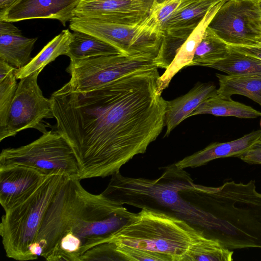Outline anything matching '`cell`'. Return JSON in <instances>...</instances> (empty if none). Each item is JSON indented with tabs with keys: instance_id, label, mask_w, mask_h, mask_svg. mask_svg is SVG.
Wrapping results in <instances>:
<instances>
[{
	"instance_id": "obj_1",
	"label": "cell",
	"mask_w": 261,
	"mask_h": 261,
	"mask_svg": "<svg viewBox=\"0 0 261 261\" xmlns=\"http://www.w3.org/2000/svg\"><path fill=\"white\" fill-rule=\"evenodd\" d=\"M158 68L84 92L73 91L66 84L52 94L56 130L74 152L80 180L119 172L160 134L166 100L158 92Z\"/></svg>"
},
{
	"instance_id": "obj_2",
	"label": "cell",
	"mask_w": 261,
	"mask_h": 261,
	"mask_svg": "<svg viewBox=\"0 0 261 261\" xmlns=\"http://www.w3.org/2000/svg\"><path fill=\"white\" fill-rule=\"evenodd\" d=\"M123 205L90 193L80 179L68 177L51 201L30 250L48 261H80L128 222L134 213Z\"/></svg>"
},
{
	"instance_id": "obj_3",
	"label": "cell",
	"mask_w": 261,
	"mask_h": 261,
	"mask_svg": "<svg viewBox=\"0 0 261 261\" xmlns=\"http://www.w3.org/2000/svg\"><path fill=\"white\" fill-rule=\"evenodd\" d=\"M189 191L196 194L198 206L211 217L205 233L227 248H261V193L255 182L229 181L218 187L195 184Z\"/></svg>"
},
{
	"instance_id": "obj_4",
	"label": "cell",
	"mask_w": 261,
	"mask_h": 261,
	"mask_svg": "<svg viewBox=\"0 0 261 261\" xmlns=\"http://www.w3.org/2000/svg\"><path fill=\"white\" fill-rule=\"evenodd\" d=\"M194 185L189 175L174 164L166 167L156 179L126 177L120 172L116 173L112 175L101 194L122 204L161 212L183 219L205 231L210 224L209 213L180 195Z\"/></svg>"
},
{
	"instance_id": "obj_5",
	"label": "cell",
	"mask_w": 261,
	"mask_h": 261,
	"mask_svg": "<svg viewBox=\"0 0 261 261\" xmlns=\"http://www.w3.org/2000/svg\"><path fill=\"white\" fill-rule=\"evenodd\" d=\"M207 237L183 219L143 208L134 213L106 243L164 254L173 261H189L193 248Z\"/></svg>"
},
{
	"instance_id": "obj_6",
	"label": "cell",
	"mask_w": 261,
	"mask_h": 261,
	"mask_svg": "<svg viewBox=\"0 0 261 261\" xmlns=\"http://www.w3.org/2000/svg\"><path fill=\"white\" fill-rule=\"evenodd\" d=\"M68 177L57 174L48 175L29 198L5 211L0 223V234L8 257L32 260L30 248L37 240L51 201Z\"/></svg>"
},
{
	"instance_id": "obj_7",
	"label": "cell",
	"mask_w": 261,
	"mask_h": 261,
	"mask_svg": "<svg viewBox=\"0 0 261 261\" xmlns=\"http://www.w3.org/2000/svg\"><path fill=\"white\" fill-rule=\"evenodd\" d=\"M11 165L29 167L46 175L57 174L79 178L74 152L66 139L56 130L43 133L26 145L3 149L0 166Z\"/></svg>"
},
{
	"instance_id": "obj_8",
	"label": "cell",
	"mask_w": 261,
	"mask_h": 261,
	"mask_svg": "<svg viewBox=\"0 0 261 261\" xmlns=\"http://www.w3.org/2000/svg\"><path fill=\"white\" fill-rule=\"evenodd\" d=\"M69 28L92 35L127 56L156 57L163 34L146 19L139 25H125L95 17H73Z\"/></svg>"
},
{
	"instance_id": "obj_9",
	"label": "cell",
	"mask_w": 261,
	"mask_h": 261,
	"mask_svg": "<svg viewBox=\"0 0 261 261\" xmlns=\"http://www.w3.org/2000/svg\"><path fill=\"white\" fill-rule=\"evenodd\" d=\"M155 58L119 54L70 61L66 71L71 79L66 84L73 91H90L127 74L158 67Z\"/></svg>"
},
{
	"instance_id": "obj_10",
	"label": "cell",
	"mask_w": 261,
	"mask_h": 261,
	"mask_svg": "<svg viewBox=\"0 0 261 261\" xmlns=\"http://www.w3.org/2000/svg\"><path fill=\"white\" fill-rule=\"evenodd\" d=\"M228 45L254 46L261 42L258 0H225L208 26Z\"/></svg>"
},
{
	"instance_id": "obj_11",
	"label": "cell",
	"mask_w": 261,
	"mask_h": 261,
	"mask_svg": "<svg viewBox=\"0 0 261 261\" xmlns=\"http://www.w3.org/2000/svg\"><path fill=\"white\" fill-rule=\"evenodd\" d=\"M42 69L20 79L9 110L5 126L0 128V141L18 132L34 128L47 130L42 121L54 118L50 99L45 98L37 83Z\"/></svg>"
},
{
	"instance_id": "obj_12",
	"label": "cell",
	"mask_w": 261,
	"mask_h": 261,
	"mask_svg": "<svg viewBox=\"0 0 261 261\" xmlns=\"http://www.w3.org/2000/svg\"><path fill=\"white\" fill-rule=\"evenodd\" d=\"M154 3V0H81L74 15L139 25L149 16Z\"/></svg>"
},
{
	"instance_id": "obj_13",
	"label": "cell",
	"mask_w": 261,
	"mask_h": 261,
	"mask_svg": "<svg viewBox=\"0 0 261 261\" xmlns=\"http://www.w3.org/2000/svg\"><path fill=\"white\" fill-rule=\"evenodd\" d=\"M47 176L27 166H0V203L5 212L29 198Z\"/></svg>"
},
{
	"instance_id": "obj_14",
	"label": "cell",
	"mask_w": 261,
	"mask_h": 261,
	"mask_svg": "<svg viewBox=\"0 0 261 261\" xmlns=\"http://www.w3.org/2000/svg\"><path fill=\"white\" fill-rule=\"evenodd\" d=\"M81 0H19L0 20L17 22L31 19L49 18L60 21L63 26L74 17V11Z\"/></svg>"
},
{
	"instance_id": "obj_15",
	"label": "cell",
	"mask_w": 261,
	"mask_h": 261,
	"mask_svg": "<svg viewBox=\"0 0 261 261\" xmlns=\"http://www.w3.org/2000/svg\"><path fill=\"white\" fill-rule=\"evenodd\" d=\"M261 137V129L253 131L243 137L228 142H215L174 164L180 170L196 168L208 162L222 158L236 156L245 152Z\"/></svg>"
},
{
	"instance_id": "obj_16",
	"label": "cell",
	"mask_w": 261,
	"mask_h": 261,
	"mask_svg": "<svg viewBox=\"0 0 261 261\" xmlns=\"http://www.w3.org/2000/svg\"><path fill=\"white\" fill-rule=\"evenodd\" d=\"M37 38H28L12 22L0 20V59L15 69L26 66Z\"/></svg>"
},
{
	"instance_id": "obj_17",
	"label": "cell",
	"mask_w": 261,
	"mask_h": 261,
	"mask_svg": "<svg viewBox=\"0 0 261 261\" xmlns=\"http://www.w3.org/2000/svg\"><path fill=\"white\" fill-rule=\"evenodd\" d=\"M217 95L215 86L212 83H198L187 94L170 101H166L165 136L180 122L189 117L190 114L207 99Z\"/></svg>"
},
{
	"instance_id": "obj_18",
	"label": "cell",
	"mask_w": 261,
	"mask_h": 261,
	"mask_svg": "<svg viewBox=\"0 0 261 261\" xmlns=\"http://www.w3.org/2000/svg\"><path fill=\"white\" fill-rule=\"evenodd\" d=\"M225 1V0H224ZM213 6L203 19L187 38L178 50L171 64L160 76L158 82V92L162 94L163 91L169 85L172 77L183 67L189 66L195 51L212 18L223 1Z\"/></svg>"
},
{
	"instance_id": "obj_19",
	"label": "cell",
	"mask_w": 261,
	"mask_h": 261,
	"mask_svg": "<svg viewBox=\"0 0 261 261\" xmlns=\"http://www.w3.org/2000/svg\"><path fill=\"white\" fill-rule=\"evenodd\" d=\"M219 87L218 95L223 99H231L234 94L246 96L261 106V73L248 75H224L216 74Z\"/></svg>"
},
{
	"instance_id": "obj_20",
	"label": "cell",
	"mask_w": 261,
	"mask_h": 261,
	"mask_svg": "<svg viewBox=\"0 0 261 261\" xmlns=\"http://www.w3.org/2000/svg\"><path fill=\"white\" fill-rule=\"evenodd\" d=\"M72 33L68 29L63 30L50 41L24 67L16 69L17 79H21L44 67L61 55H66Z\"/></svg>"
},
{
	"instance_id": "obj_21",
	"label": "cell",
	"mask_w": 261,
	"mask_h": 261,
	"mask_svg": "<svg viewBox=\"0 0 261 261\" xmlns=\"http://www.w3.org/2000/svg\"><path fill=\"white\" fill-rule=\"evenodd\" d=\"M222 1H223L182 0L166 23L163 32L171 29L196 27L208 11Z\"/></svg>"
},
{
	"instance_id": "obj_22",
	"label": "cell",
	"mask_w": 261,
	"mask_h": 261,
	"mask_svg": "<svg viewBox=\"0 0 261 261\" xmlns=\"http://www.w3.org/2000/svg\"><path fill=\"white\" fill-rule=\"evenodd\" d=\"M73 32L66 55L70 61L121 54L113 46L92 35L80 31Z\"/></svg>"
},
{
	"instance_id": "obj_23",
	"label": "cell",
	"mask_w": 261,
	"mask_h": 261,
	"mask_svg": "<svg viewBox=\"0 0 261 261\" xmlns=\"http://www.w3.org/2000/svg\"><path fill=\"white\" fill-rule=\"evenodd\" d=\"M203 114L240 118H255L261 116V112L252 107L231 99L222 98L218 94L202 102L189 117Z\"/></svg>"
},
{
	"instance_id": "obj_24",
	"label": "cell",
	"mask_w": 261,
	"mask_h": 261,
	"mask_svg": "<svg viewBox=\"0 0 261 261\" xmlns=\"http://www.w3.org/2000/svg\"><path fill=\"white\" fill-rule=\"evenodd\" d=\"M229 52V45L207 27L189 66L209 67L213 63L225 58Z\"/></svg>"
},
{
	"instance_id": "obj_25",
	"label": "cell",
	"mask_w": 261,
	"mask_h": 261,
	"mask_svg": "<svg viewBox=\"0 0 261 261\" xmlns=\"http://www.w3.org/2000/svg\"><path fill=\"white\" fill-rule=\"evenodd\" d=\"M196 28H179L164 31L161 46L154 59L158 68L166 69L171 64L180 48Z\"/></svg>"
},
{
	"instance_id": "obj_26",
	"label": "cell",
	"mask_w": 261,
	"mask_h": 261,
	"mask_svg": "<svg viewBox=\"0 0 261 261\" xmlns=\"http://www.w3.org/2000/svg\"><path fill=\"white\" fill-rule=\"evenodd\" d=\"M209 67L228 75L260 74L261 61L230 48V52L225 58L213 63Z\"/></svg>"
},
{
	"instance_id": "obj_27",
	"label": "cell",
	"mask_w": 261,
	"mask_h": 261,
	"mask_svg": "<svg viewBox=\"0 0 261 261\" xmlns=\"http://www.w3.org/2000/svg\"><path fill=\"white\" fill-rule=\"evenodd\" d=\"M233 253L218 240L207 237L193 248L189 261H231Z\"/></svg>"
},
{
	"instance_id": "obj_28",
	"label": "cell",
	"mask_w": 261,
	"mask_h": 261,
	"mask_svg": "<svg viewBox=\"0 0 261 261\" xmlns=\"http://www.w3.org/2000/svg\"><path fill=\"white\" fill-rule=\"evenodd\" d=\"M15 69L6 76L0 77V128L5 125L9 110L17 89Z\"/></svg>"
},
{
	"instance_id": "obj_29",
	"label": "cell",
	"mask_w": 261,
	"mask_h": 261,
	"mask_svg": "<svg viewBox=\"0 0 261 261\" xmlns=\"http://www.w3.org/2000/svg\"><path fill=\"white\" fill-rule=\"evenodd\" d=\"M116 246V250L122 260L173 261L170 257L164 254L126 246Z\"/></svg>"
},
{
	"instance_id": "obj_30",
	"label": "cell",
	"mask_w": 261,
	"mask_h": 261,
	"mask_svg": "<svg viewBox=\"0 0 261 261\" xmlns=\"http://www.w3.org/2000/svg\"><path fill=\"white\" fill-rule=\"evenodd\" d=\"M182 0H170L164 3L153 5L148 17L157 29L163 33L164 27L180 5Z\"/></svg>"
},
{
	"instance_id": "obj_31",
	"label": "cell",
	"mask_w": 261,
	"mask_h": 261,
	"mask_svg": "<svg viewBox=\"0 0 261 261\" xmlns=\"http://www.w3.org/2000/svg\"><path fill=\"white\" fill-rule=\"evenodd\" d=\"M116 245L104 243L97 245L86 251L80 261L88 260H122L116 250Z\"/></svg>"
},
{
	"instance_id": "obj_32",
	"label": "cell",
	"mask_w": 261,
	"mask_h": 261,
	"mask_svg": "<svg viewBox=\"0 0 261 261\" xmlns=\"http://www.w3.org/2000/svg\"><path fill=\"white\" fill-rule=\"evenodd\" d=\"M238 158L250 164H261V137Z\"/></svg>"
},
{
	"instance_id": "obj_33",
	"label": "cell",
	"mask_w": 261,
	"mask_h": 261,
	"mask_svg": "<svg viewBox=\"0 0 261 261\" xmlns=\"http://www.w3.org/2000/svg\"><path fill=\"white\" fill-rule=\"evenodd\" d=\"M229 47L247 56L261 61V42L254 46H232Z\"/></svg>"
},
{
	"instance_id": "obj_34",
	"label": "cell",
	"mask_w": 261,
	"mask_h": 261,
	"mask_svg": "<svg viewBox=\"0 0 261 261\" xmlns=\"http://www.w3.org/2000/svg\"><path fill=\"white\" fill-rule=\"evenodd\" d=\"M19 0H0V17Z\"/></svg>"
},
{
	"instance_id": "obj_35",
	"label": "cell",
	"mask_w": 261,
	"mask_h": 261,
	"mask_svg": "<svg viewBox=\"0 0 261 261\" xmlns=\"http://www.w3.org/2000/svg\"><path fill=\"white\" fill-rule=\"evenodd\" d=\"M170 0H154V3L153 5H159Z\"/></svg>"
},
{
	"instance_id": "obj_36",
	"label": "cell",
	"mask_w": 261,
	"mask_h": 261,
	"mask_svg": "<svg viewBox=\"0 0 261 261\" xmlns=\"http://www.w3.org/2000/svg\"><path fill=\"white\" fill-rule=\"evenodd\" d=\"M258 6L260 12L261 14V0H258Z\"/></svg>"
},
{
	"instance_id": "obj_37",
	"label": "cell",
	"mask_w": 261,
	"mask_h": 261,
	"mask_svg": "<svg viewBox=\"0 0 261 261\" xmlns=\"http://www.w3.org/2000/svg\"><path fill=\"white\" fill-rule=\"evenodd\" d=\"M219 1H224V0H219Z\"/></svg>"
}]
</instances>
